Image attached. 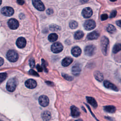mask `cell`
Instances as JSON below:
<instances>
[{"mask_svg": "<svg viewBox=\"0 0 121 121\" xmlns=\"http://www.w3.org/2000/svg\"><path fill=\"white\" fill-rule=\"evenodd\" d=\"M109 43V39L107 37L104 36L102 37L101 40V48L102 49V52L104 55H107Z\"/></svg>", "mask_w": 121, "mask_h": 121, "instance_id": "6da1fadb", "label": "cell"}, {"mask_svg": "<svg viewBox=\"0 0 121 121\" xmlns=\"http://www.w3.org/2000/svg\"><path fill=\"white\" fill-rule=\"evenodd\" d=\"M17 80L15 78H11L9 79L6 84L7 89L9 92H13L17 86Z\"/></svg>", "mask_w": 121, "mask_h": 121, "instance_id": "7a4b0ae2", "label": "cell"}, {"mask_svg": "<svg viewBox=\"0 0 121 121\" xmlns=\"http://www.w3.org/2000/svg\"><path fill=\"white\" fill-rule=\"evenodd\" d=\"M7 58L11 62H15L18 59V55L14 50H10L7 53Z\"/></svg>", "mask_w": 121, "mask_h": 121, "instance_id": "3957f363", "label": "cell"}, {"mask_svg": "<svg viewBox=\"0 0 121 121\" xmlns=\"http://www.w3.org/2000/svg\"><path fill=\"white\" fill-rule=\"evenodd\" d=\"M63 47L62 44L59 42H56L54 43L51 46V50L54 53H57L61 52L63 50Z\"/></svg>", "mask_w": 121, "mask_h": 121, "instance_id": "277c9868", "label": "cell"}, {"mask_svg": "<svg viewBox=\"0 0 121 121\" xmlns=\"http://www.w3.org/2000/svg\"><path fill=\"white\" fill-rule=\"evenodd\" d=\"M96 50V47L94 45H89L86 46L84 50L85 54L88 56H93L95 53Z\"/></svg>", "mask_w": 121, "mask_h": 121, "instance_id": "5b68a950", "label": "cell"}, {"mask_svg": "<svg viewBox=\"0 0 121 121\" xmlns=\"http://www.w3.org/2000/svg\"><path fill=\"white\" fill-rule=\"evenodd\" d=\"M96 24L95 21L92 19H89L86 20L84 25V28L86 30H91L95 28Z\"/></svg>", "mask_w": 121, "mask_h": 121, "instance_id": "8992f818", "label": "cell"}, {"mask_svg": "<svg viewBox=\"0 0 121 121\" xmlns=\"http://www.w3.org/2000/svg\"><path fill=\"white\" fill-rule=\"evenodd\" d=\"M1 13L6 16H11L14 13L13 9L10 7H4L1 9Z\"/></svg>", "mask_w": 121, "mask_h": 121, "instance_id": "52a82bcc", "label": "cell"}, {"mask_svg": "<svg viewBox=\"0 0 121 121\" xmlns=\"http://www.w3.org/2000/svg\"><path fill=\"white\" fill-rule=\"evenodd\" d=\"M32 3L34 6L39 11H43L45 9V7L40 0H32Z\"/></svg>", "mask_w": 121, "mask_h": 121, "instance_id": "ba28073f", "label": "cell"}, {"mask_svg": "<svg viewBox=\"0 0 121 121\" xmlns=\"http://www.w3.org/2000/svg\"><path fill=\"white\" fill-rule=\"evenodd\" d=\"M8 26L11 29H17L19 25L18 21L14 18L10 19L8 22Z\"/></svg>", "mask_w": 121, "mask_h": 121, "instance_id": "9c48e42d", "label": "cell"}, {"mask_svg": "<svg viewBox=\"0 0 121 121\" xmlns=\"http://www.w3.org/2000/svg\"><path fill=\"white\" fill-rule=\"evenodd\" d=\"M38 101L39 104L43 107H46L49 104V98L47 96L44 95H41L39 97Z\"/></svg>", "mask_w": 121, "mask_h": 121, "instance_id": "30bf717a", "label": "cell"}, {"mask_svg": "<svg viewBox=\"0 0 121 121\" xmlns=\"http://www.w3.org/2000/svg\"><path fill=\"white\" fill-rule=\"evenodd\" d=\"M104 85L107 88H108L115 91H118L119 90V89L115 85H114L113 83H112V82H111L108 80H104Z\"/></svg>", "mask_w": 121, "mask_h": 121, "instance_id": "8fae6325", "label": "cell"}, {"mask_svg": "<svg viewBox=\"0 0 121 121\" xmlns=\"http://www.w3.org/2000/svg\"><path fill=\"white\" fill-rule=\"evenodd\" d=\"M82 14L85 18H89L92 16L93 11L90 8L87 7L83 9Z\"/></svg>", "mask_w": 121, "mask_h": 121, "instance_id": "7c38bea8", "label": "cell"}, {"mask_svg": "<svg viewBox=\"0 0 121 121\" xmlns=\"http://www.w3.org/2000/svg\"><path fill=\"white\" fill-rule=\"evenodd\" d=\"M25 85L27 88L33 89L36 86L37 83L33 79H29L25 82Z\"/></svg>", "mask_w": 121, "mask_h": 121, "instance_id": "4fadbf2b", "label": "cell"}, {"mask_svg": "<svg viewBox=\"0 0 121 121\" xmlns=\"http://www.w3.org/2000/svg\"><path fill=\"white\" fill-rule=\"evenodd\" d=\"M26 43V42L25 38L20 37H19L16 41V44L17 46L19 48H23L25 47Z\"/></svg>", "mask_w": 121, "mask_h": 121, "instance_id": "5bb4252c", "label": "cell"}, {"mask_svg": "<svg viewBox=\"0 0 121 121\" xmlns=\"http://www.w3.org/2000/svg\"><path fill=\"white\" fill-rule=\"evenodd\" d=\"M72 73L74 76H78L81 72V68L79 64H76L72 68Z\"/></svg>", "mask_w": 121, "mask_h": 121, "instance_id": "9a60e30c", "label": "cell"}, {"mask_svg": "<svg viewBox=\"0 0 121 121\" xmlns=\"http://www.w3.org/2000/svg\"><path fill=\"white\" fill-rule=\"evenodd\" d=\"M70 110H71V116L73 118H77L79 116L80 112L78 109L77 107L74 105H72L70 107Z\"/></svg>", "mask_w": 121, "mask_h": 121, "instance_id": "2e32d148", "label": "cell"}, {"mask_svg": "<svg viewBox=\"0 0 121 121\" xmlns=\"http://www.w3.org/2000/svg\"><path fill=\"white\" fill-rule=\"evenodd\" d=\"M71 53L75 57L79 56L81 53V50L78 46H75L71 49Z\"/></svg>", "mask_w": 121, "mask_h": 121, "instance_id": "e0dca14e", "label": "cell"}, {"mask_svg": "<svg viewBox=\"0 0 121 121\" xmlns=\"http://www.w3.org/2000/svg\"><path fill=\"white\" fill-rule=\"evenodd\" d=\"M99 36V33L96 31H93L90 33H89L87 36V38L88 40H95Z\"/></svg>", "mask_w": 121, "mask_h": 121, "instance_id": "ac0fdd59", "label": "cell"}, {"mask_svg": "<svg viewBox=\"0 0 121 121\" xmlns=\"http://www.w3.org/2000/svg\"><path fill=\"white\" fill-rule=\"evenodd\" d=\"M73 61V59L70 57H66L64 58L61 62L62 66L64 67H67Z\"/></svg>", "mask_w": 121, "mask_h": 121, "instance_id": "d6986e66", "label": "cell"}, {"mask_svg": "<svg viewBox=\"0 0 121 121\" xmlns=\"http://www.w3.org/2000/svg\"><path fill=\"white\" fill-rule=\"evenodd\" d=\"M86 99L88 103L90 104L94 108H96L97 106V104L95 100L92 97H89V96H87L86 97Z\"/></svg>", "mask_w": 121, "mask_h": 121, "instance_id": "ffe728a7", "label": "cell"}, {"mask_svg": "<svg viewBox=\"0 0 121 121\" xmlns=\"http://www.w3.org/2000/svg\"><path fill=\"white\" fill-rule=\"evenodd\" d=\"M42 118L44 121H48L50 120L51 118V114L49 111H44L43 112L42 115Z\"/></svg>", "mask_w": 121, "mask_h": 121, "instance_id": "44dd1931", "label": "cell"}, {"mask_svg": "<svg viewBox=\"0 0 121 121\" xmlns=\"http://www.w3.org/2000/svg\"><path fill=\"white\" fill-rule=\"evenodd\" d=\"M94 77L97 80L100 82H101L103 80V79H104L103 75L101 72L99 71H95L94 72Z\"/></svg>", "mask_w": 121, "mask_h": 121, "instance_id": "7402d4cb", "label": "cell"}, {"mask_svg": "<svg viewBox=\"0 0 121 121\" xmlns=\"http://www.w3.org/2000/svg\"><path fill=\"white\" fill-rule=\"evenodd\" d=\"M104 109L106 112L109 113H114L116 111V108L113 105H107L104 107Z\"/></svg>", "mask_w": 121, "mask_h": 121, "instance_id": "603a6c76", "label": "cell"}, {"mask_svg": "<svg viewBox=\"0 0 121 121\" xmlns=\"http://www.w3.org/2000/svg\"><path fill=\"white\" fill-rule=\"evenodd\" d=\"M49 29L51 31L57 32L60 31L61 29V27L56 24H52L49 26Z\"/></svg>", "mask_w": 121, "mask_h": 121, "instance_id": "cb8c5ba5", "label": "cell"}, {"mask_svg": "<svg viewBox=\"0 0 121 121\" xmlns=\"http://www.w3.org/2000/svg\"><path fill=\"white\" fill-rule=\"evenodd\" d=\"M58 35L55 33H52L48 36V40L51 42L56 41L58 39Z\"/></svg>", "mask_w": 121, "mask_h": 121, "instance_id": "d4e9b609", "label": "cell"}, {"mask_svg": "<svg viewBox=\"0 0 121 121\" xmlns=\"http://www.w3.org/2000/svg\"><path fill=\"white\" fill-rule=\"evenodd\" d=\"M121 50V44L120 43H116L112 48V52L113 53H117Z\"/></svg>", "mask_w": 121, "mask_h": 121, "instance_id": "484cf974", "label": "cell"}, {"mask_svg": "<svg viewBox=\"0 0 121 121\" xmlns=\"http://www.w3.org/2000/svg\"><path fill=\"white\" fill-rule=\"evenodd\" d=\"M106 30L109 33H110L111 34H113L115 32L116 28L112 25L109 24L106 27Z\"/></svg>", "mask_w": 121, "mask_h": 121, "instance_id": "4316f807", "label": "cell"}, {"mask_svg": "<svg viewBox=\"0 0 121 121\" xmlns=\"http://www.w3.org/2000/svg\"><path fill=\"white\" fill-rule=\"evenodd\" d=\"M84 35L83 32L81 31H78L75 33L74 35V38L76 39L79 40L81 39L84 36Z\"/></svg>", "mask_w": 121, "mask_h": 121, "instance_id": "83f0119b", "label": "cell"}, {"mask_svg": "<svg viewBox=\"0 0 121 121\" xmlns=\"http://www.w3.org/2000/svg\"><path fill=\"white\" fill-rule=\"evenodd\" d=\"M69 26L71 29H75L78 27V24L77 21L75 20H72L69 22Z\"/></svg>", "mask_w": 121, "mask_h": 121, "instance_id": "f1b7e54d", "label": "cell"}, {"mask_svg": "<svg viewBox=\"0 0 121 121\" xmlns=\"http://www.w3.org/2000/svg\"><path fill=\"white\" fill-rule=\"evenodd\" d=\"M7 77V73H1L0 74V82L2 83L3 81H4Z\"/></svg>", "mask_w": 121, "mask_h": 121, "instance_id": "f546056e", "label": "cell"}, {"mask_svg": "<svg viewBox=\"0 0 121 121\" xmlns=\"http://www.w3.org/2000/svg\"><path fill=\"white\" fill-rule=\"evenodd\" d=\"M62 77L65 79H66V80H69V81H71L73 78V77H72L71 76H69L67 74H62Z\"/></svg>", "mask_w": 121, "mask_h": 121, "instance_id": "4dcf8cb0", "label": "cell"}, {"mask_svg": "<svg viewBox=\"0 0 121 121\" xmlns=\"http://www.w3.org/2000/svg\"><path fill=\"white\" fill-rule=\"evenodd\" d=\"M42 65H43V69H44L45 71L47 72V71H48V69H47V68H46V66L47 65V63L46 61L45 60H44L43 59H42Z\"/></svg>", "mask_w": 121, "mask_h": 121, "instance_id": "1f68e13d", "label": "cell"}, {"mask_svg": "<svg viewBox=\"0 0 121 121\" xmlns=\"http://www.w3.org/2000/svg\"><path fill=\"white\" fill-rule=\"evenodd\" d=\"M29 64H30V66L31 68H32L35 67V61L34 59H31L29 60Z\"/></svg>", "mask_w": 121, "mask_h": 121, "instance_id": "d6a6232c", "label": "cell"}, {"mask_svg": "<svg viewBox=\"0 0 121 121\" xmlns=\"http://www.w3.org/2000/svg\"><path fill=\"white\" fill-rule=\"evenodd\" d=\"M29 73L30 74H31V75L39 77L38 74L36 72H35V71H34V70H33V69H30V70L29 71Z\"/></svg>", "mask_w": 121, "mask_h": 121, "instance_id": "836d02e7", "label": "cell"}, {"mask_svg": "<svg viewBox=\"0 0 121 121\" xmlns=\"http://www.w3.org/2000/svg\"><path fill=\"white\" fill-rule=\"evenodd\" d=\"M116 14H117V11L116 10H113L112 11V12L110 15V18L114 17L116 16Z\"/></svg>", "mask_w": 121, "mask_h": 121, "instance_id": "e575fe53", "label": "cell"}, {"mask_svg": "<svg viewBox=\"0 0 121 121\" xmlns=\"http://www.w3.org/2000/svg\"><path fill=\"white\" fill-rule=\"evenodd\" d=\"M107 18H108V15H107V14H102V15H101V20H102V21L106 20Z\"/></svg>", "mask_w": 121, "mask_h": 121, "instance_id": "d590c367", "label": "cell"}, {"mask_svg": "<svg viewBox=\"0 0 121 121\" xmlns=\"http://www.w3.org/2000/svg\"><path fill=\"white\" fill-rule=\"evenodd\" d=\"M46 13L48 15H51L52 14H53V9H47L46 10Z\"/></svg>", "mask_w": 121, "mask_h": 121, "instance_id": "8d00e7d4", "label": "cell"}, {"mask_svg": "<svg viewBox=\"0 0 121 121\" xmlns=\"http://www.w3.org/2000/svg\"><path fill=\"white\" fill-rule=\"evenodd\" d=\"M36 69H37V70L39 71V72H42L43 70V67H42L39 64H37V66H36Z\"/></svg>", "mask_w": 121, "mask_h": 121, "instance_id": "74e56055", "label": "cell"}, {"mask_svg": "<svg viewBox=\"0 0 121 121\" xmlns=\"http://www.w3.org/2000/svg\"><path fill=\"white\" fill-rule=\"evenodd\" d=\"M17 3L20 5H23L25 3L24 0H17Z\"/></svg>", "mask_w": 121, "mask_h": 121, "instance_id": "f35d334b", "label": "cell"}, {"mask_svg": "<svg viewBox=\"0 0 121 121\" xmlns=\"http://www.w3.org/2000/svg\"><path fill=\"white\" fill-rule=\"evenodd\" d=\"M116 25L119 26V27H121V20H117L116 22Z\"/></svg>", "mask_w": 121, "mask_h": 121, "instance_id": "ab89813d", "label": "cell"}, {"mask_svg": "<svg viewBox=\"0 0 121 121\" xmlns=\"http://www.w3.org/2000/svg\"><path fill=\"white\" fill-rule=\"evenodd\" d=\"M0 66H2L3 63H4V60L2 58L0 57Z\"/></svg>", "mask_w": 121, "mask_h": 121, "instance_id": "60d3db41", "label": "cell"}, {"mask_svg": "<svg viewBox=\"0 0 121 121\" xmlns=\"http://www.w3.org/2000/svg\"><path fill=\"white\" fill-rule=\"evenodd\" d=\"M24 17H25V16H24V15L23 14H22V13H21V14H20V15H19V17H20V19H23V18H24Z\"/></svg>", "mask_w": 121, "mask_h": 121, "instance_id": "b9f144b4", "label": "cell"}, {"mask_svg": "<svg viewBox=\"0 0 121 121\" xmlns=\"http://www.w3.org/2000/svg\"><path fill=\"white\" fill-rule=\"evenodd\" d=\"M80 1L82 3H85L87 2L88 1V0H80Z\"/></svg>", "mask_w": 121, "mask_h": 121, "instance_id": "7bdbcfd3", "label": "cell"}, {"mask_svg": "<svg viewBox=\"0 0 121 121\" xmlns=\"http://www.w3.org/2000/svg\"><path fill=\"white\" fill-rule=\"evenodd\" d=\"M46 82L47 83V84H48V85H51V84H52V85H53V83H52V82H50V81H46Z\"/></svg>", "mask_w": 121, "mask_h": 121, "instance_id": "ee69618b", "label": "cell"}, {"mask_svg": "<svg viewBox=\"0 0 121 121\" xmlns=\"http://www.w3.org/2000/svg\"><path fill=\"white\" fill-rule=\"evenodd\" d=\"M110 1H112V2H114V1H116L117 0H110Z\"/></svg>", "mask_w": 121, "mask_h": 121, "instance_id": "f6af8a7d", "label": "cell"}]
</instances>
